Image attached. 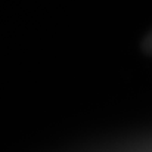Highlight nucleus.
Masks as SVG:
<instances>
[{
    "instance_id": "nucleus-1",
    "label": "nucleus",
    "mask_w": 152,
    "mask_h": 152,
    "mask_svg": "<svg viewBox=\"0 0 152 152\" xmlns=\"http://www.w3.org/2000/svg\"><path fill=\"white\" fill-rule=\"evenodd\" d=\"M140 48H142V52H143L145 55L152 56V30L145 36V37H143Z\"/></svg>"
}]
</instances>
